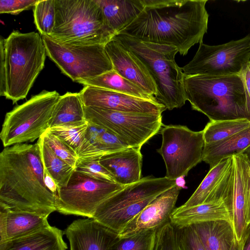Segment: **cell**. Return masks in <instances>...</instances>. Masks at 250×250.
Wrapping results in <instances>:
<instances>
[{
  "instance_id": "1",
  "label": "cell",
  "mask_w": 250,
  "mask_h": 250,
  "mask_svg": "<svg viewBox=\"0 0 250 250\" xmlns=\"http://www.w3.org/2000/svg\"><path fill=\"white\" fill-rule=\"evenodd\" d=\"M143 0L144 9L119 33L145 42L174 46L182 56L203 42L208 26V0Z\"/></svg>"
},
{
  "instance_id": "2",
  "label": "cell",
  "mask_w": 250,
  "mask_h": 250,
  "mask_svg": "<svg viewBox=\"0 0 250 250\" xmlns=\"http://www.w3.org/2000/svg\"><path fill=\"white\" fill-rule=\"evenodd\" d=\"M56 197L45 185L37 143L4 147L0 154V207L48 216L57 210Z\"/></svg>"
},
{
  "instance_id": "3",
  "label": "cell",
  "mask_w": 250,
  "mask_h": 250,
  "mask_svg": "<svg viewBox=\"0 0 250 250\" xmlns=\"http://www.w3.org/2000/svg\"><path fill=\"white\" fill-rule=\"evenodd\" d=\"M187 101L210 121L248 119L250 97L240 74L184 76Z\"/></svg>"
},
{
  "instance_id": "4",
  "label": "cell",
  "mask_w": 250,
  "mask_h": 250,
  "mask_svg": "<svg viewBox=\"0 0 250 250\" xmlns=\"http://www.w3.org/2000/svg\"><path fill=\"white\" fill-rule=\"evenodd\" d=\"M112 38L144 64L156 85L155 98L166 109L171 110L185 104L187 101L185 75L175 61L179 52L176 47L143 42L122 33L116 34Z\"/></svg>"
},
{
  "instance_id": "5",
  "label": "cell",
  "mask_w": 250,
  "mask_h": 250,
  "mask_svg": "<svg viewBox=\"0 0 250 250\" xmlns=\"http://www.w3.org/2000/svg\"><path fill=\"white\" fill-rule=\"evenodd\" d=\"M4 54L6 93L13 104L25 98L43 69L46 51L42 36L37 32L13 31L0 41Z\"/></svg>"
},
{
  "instance_id": "6",
  "label": "cell",
  "mask_w": 250,
  "mask_h": 250,
  "mask_svg": "<svg viewBox=\"0 0 250 250\" xmlns=\"http://www.w3.org/2000/svg\"><path fill=\"white\" fill-rule=\"evenodd\" d=\"M55 23L49 37L66 45L105 44L115 33L95 0H55Z\"/></svg>"
},
{
  "instance_id": "7",
  "label": "cell",
  "mask_w": 250,
  "mask_h": 250,
  "mask_svg": "<svg viewBox=\"0 0 250 250\" xmlns=\"http://www.w3.org/2000/svg\"><path fill=\"white\" fill-rule=\"evenodd\" d=\"M60 97L56 91H42L6 113L0 133L4 147L39 139L49 128Z\"/></svg>"
},
{
  "instance_id": "8",
  "label": "cell",
  "mask_w": 250,
  "mask_h": 250,
  "mask_svg": "<svg viewBox=\"0 0 250 250\" xmlns=\"http://www.w3.org/2000/svg\"><path fill=\"white\" fill-rule=\"evenodd\" d=\"M42 38L47 56L73 82L93 78L113 69L105 44L66 45L47 36Z\"/></svg>"
},
{
  "instance_id": "9",
  "label": "cell",
  "mask_w": 250,
  "mask_h": 250,
  "mask_svg": "<svg viewBox=\"0 0 250 250\" xmlns=\"http://www.w3.org/2000/svg\"><path fill=\"white\" fill-rule=\"evenodd\" d=\"M86 122L115 135L129 147L141 148L163 125L162 115L120 112L84 106Z\"/></svg>"
},
{
  "instance_id": "10",
  "label": "cell",
  "mask_w": 250,
  "mask_h": 250,
  "mask_svg": "<svg viewBox=\"0 0 250 250\" xmlns=\"http://www.w3.org/2000/svg\"><path fill=\"white\" fill-rule=\"evenodd\" d=\"M250 61V33L216 45L199 44L192 59L182 67L186 76H226L240 74Z\"/></svg>"
},
{
  "instance_id": "11",
  "label": "cell",
  "mask_w": 250,
  "mask_h": 250,
  "mask_svg": "<svg viewBox=\"0 0 250 250\" xmlns=\"http://www.w3.org/2000/svg\"><path fill=\"white\" fill-rule=\"evenodd\" d=\"M162 145L157 152L166 167L165 177L172 180L187 176L202 161L205 146L203 130L195 131L182 125H165L161 131Z\"/></svg>"
},
{
  "instance_id": "12",
  "label": "cell",
  "mask_w": 250,
  "mask_h": 250,
  "mask_svg": "<svg viewBox=\"0 0 250 250\" xmlns=\"http://www.w3.org/2000/svg\"><path fill=\"white\" fill-rule=\"evenodd\" d=\"M125 186L99 180L75 170L65 187L58 188L57 210L92 218L97 208Z\"/></svg>"
},
{
  "instance_id": "13",
  "label": "cell",
  "mask_w": 250,
  "mask_h": 250,
  "mask_svg": "<svg viewBox=\"0 0 250 250\" xmlns=\"http://www.w3.org/2000/svg\"><path fill=\"white\" fill-rule=\"evenodd\" d=\"M85 106L126 112L162 115L166 110L158 101L146 100L101 88L84 86L79 92Z\"/></svg>"
},
{
  "instance_id": "14",
  "label": "cell",
  "mask_w": 250,
  "mask_h": 250,
  "mask_svg": "<svg viewBox=\"0 0 250 250\" xmlns=\"http://www.w3.org/2000/svg\"><path fill=\"white\" fill-rule=\"evenodd\" d=\"M176 184V180L165 176L142 178L137 182L125 186L103 202L96 209L92 218L108 214L144 199L158 196Z\"/></svg>"
},
{
  "instance_id": "15",
  "label": "cell",
  "mask_w": 250,
  "mask_h": 250,
  "mask_svg": "<svg viewBox=\"0 0 250 250\" xmlns=\"http://www.w3.org/2000/svg\"><path fill=\"white\" fill-rule=\"evenodd\" d=\"M182 187L175 186L156 197L135 216L118 234L120 238L128 237L149 230H157L170 222Z\"/></svg>"
},
{
  "instance_id": "16",
  "label": "cell",
  "mask_w": 250,
  "mask_h": 250,
  "mask_svg": "<svg viewBox=\"0 0 250 250\" xmlns=\"http://www.w3.org/2000/svg\"><path fill=\"white\" fill-rule=\"evenodd\" d=\"M70 250H112L118 233L93 218L74 221L65 229Z\"/></svg>"
},
{
  "instance_id": "17",
  "label": "cell",
  "mask_w": 250,
  "mask_h": 250,
  "mask_svg": "<svg viewBox=\"0 0 250 250\" xmlns=\"http://www.w3.org/2000/svg\"><path fill=\"white\" fill-rule=\"evenodd\" d=\"M105 49L114 70L155 98L156 85L146 66L134 54L113 38L105 44Z\"/></svg>"
},
{
  "instance_id": "18",
  "label": "cell",
  "mask_w": 250,
  "mask_h": 250,
  "mask_svg": "<svg viewBox=\"0 0 250 250\" xmlns=\"http://www.w3.org/2000/svg\"><path fill=\"white\" fill-rule=\"evenodd\" d=\"M143 156L141 148L128 147L102 156L100 164L112 175L115 183L125 186L141 178Z\"/></svg>"
},
{
  "instance_id": "19",
  "label": "cell",
  "mask_w": 250,
  "mask_h": 250,
  "mask_svg": "<svg viewBox=\"0 0 250 250\" xmlns=\"http://www.w3.org/2000/svg\"><path fill=\"white\" fill-rule=\"evenodd\" d=\"M234 173L230 212L236 240L240 241L248 224L246 221V181L250 162L243 152L232 155Z\"/></svg>"
},
{
  "instance_id": "20",
  "label": "cell",
  "mask_w": 250,
  "mask_h": 250,
  "mask_svg": "<svg viewBox=\"0 0 250 250\" xmlns=\"http://www.w3.org/2000/svg\"><path fill=\"white\" fill-rule=\"evenodd\" d=\"M217 219L232 222L228 201L220 200L183 209L176 208L170 216V222L180 229L199 222Z\"/></svg>"
},
{
  "instance_id": "21",
  "label": "cell",
  "mask_w": 250,
  "mask_h": 250,
  "mask_svg": "<svg viewBox=\"0 0 250 250\" xmlns=\"http://www.w3.org/2000/svg\"><path fill=\"white\" fill-rule=\"evenodd\" d=\"M63 232L49 225L39 230L0 243V250H66Z\"/></svg>"
},
{
  "instance_id": "22",
  "label": "cell",
  "mask_w": 250,
  "mask_h": 250,
  "mask_svg": "<svg viewBox=\"0 0 250 250\" xmlns=\"http://www.w3.org/2000/svg\"><path fill=\"white\" fill-rule=\"evenodd\" d=\"M128 147L111 132L88 123L84 142L76 153L78 159L102 157Z\"/></svg>"
},
{
  "instance_id": "23",
  "label": "cell",
  "mask_w": 250,
  "mask_h": 250,
  "mask_svg": "<svg viewBox=\"0 0 250 250\" xmlns=\"http://www.w3.org/2000/svg\"><path fill=\"white\" fill-rule=\"evenodd\" d=\"M191 226L206 250H230L236 239L230 221L217 219Z\"/></svg>"
},
{
  "instance_id": "24",
  "label": "cell",
  "mask_w": 250,
  "mask_h": 250,
  "mask_svg": "<svg viewBox=\"0 0 250 250\" xmlns=\"http://www.w3.org/2000/svg\"><path fill=\"white\" fill-rule=\"evenodd\" d=\"M115 35L131 23L144 9L143 0H95Z\"/></svg>"
},
{
  "instance_id": "25",
  "label": "cell",
  "mask_w": 250,
  "mask_h": 250,
  "mask_svg": "<svg viewBox=\"0 0 250 250\" xmlns=\"http://www.w3.org/2000/svg\"><path fill=\"white\" fill-rule=\"evenodd\" d=\"M86 122L84 105L80 93L67 92L60 96L54 108L49 126L52 128Z\"/></svg>"
},
{
  "instance_id": "26",
  "label": "cell",
  "mask_w": 250,
  "mask_h": 250,
  "mask_svg": "<svg viewBox=\"0 0 250 250\" xmlns=\"http://www.w3.org/2000/svg\"><path fill=\"white\" fill-rule=\"evenodd\" d=\"M250 146V127L222 141L205 145L202 161L213 167L222 160L243 152Z\"/></svg>"
},
{
  "instance_id": "27",
  "label": "cell",
  "mask_w": 250,
  "mask_h": 250,
  "mask_svg": "<svg viewBox=\"0 0 250 250\" xmlns=\"http://www.w3.org/2000/svg\"><path fill=\"white\" fill-rule=\"evenodd\" d=\"M76 82L84 86L101 88L144 100L157 101L154 97L121 76L113 69L99 76Z\"/></svg>"
},
{
  "instance_id": "28",
  "label": "cell",
  "mask_w": 250,
  "mask_h": 250,
  "mask_svg": "<svg viewBox=\"0 0 250 250\" xmlns=\"http://www.w3.org/2000/svg\"><path fill=\"white\" fill-rule=\"evenodd\" d=\"M5 209L7 213V241L27 235L49 225L48 216L36 212Z\"/></svg>"
},
{
  "instance_id": "29",
  "label": "cell",
  "mask_w": 250,
  "mask_h": 250,
  "mask_svg": "<svg viewBox=\"0 0 250 250\" xmlns=\"http://www.w3.org/2000/svg\"><path fill=\"white\" fill-rule=\"evenodd\" d=\"M232 156L224 159L209 168V171L192 195L177 208L183 209L204 203L209 194L232 164Z\"/></svg>"
},
{
  "instance_id": "30",
  "label": "cell",
  "mask_w": 250,
  "mask_h": 250,
  "mask_svg": "<svg viewBox=\"0 0 250 250\" xmlns=\"http://www.w3.org/2000/svg\"><path fill=\"white\" fill-rule=\"evenodd\" d=\"M37 143L39 146L44 169L54 179L58 188L65 187L75 170V167L58 157L41 137Z\"/></svg>"
},
{
  "instance_id": "31",
  "label": "cell",
  "mask_w": 250,
  "mask_h": 250,
  "mask_svg": "<svg viewBox=\"0 0 250 250\" xmlns=\"http://www.w3.org/2000/svg\"><path fill=\"white\" fill-rule=\"evenodd\" d=\"M250 127L248 119L210 121L203 130L205 145L222 141Z\"/></svg>"
},
{
  "instance_id": "32",
  "label": "cell",
  "mask_w": 250,
  "mask_h": 250,
  "mask_svg": "<svg viewBox=\"0 0 250 250\" xmlns=\"http://www.w3.org/2000/svg\"><path fill=\"white\" fill-rule=\"evenodd\" d=\"M34 23L42 36L49 37L56 18L55 0H39L33 7Z\"/></svg>"
},
{
  "instance_id": "33",
  "label": "cell",
  "mask_w": 250,
  "mask_h": 250,
  "mask_svg": "<svg viewBox=\"0 0 250 250\" xmlns=\"http://www.w3.org/2000/svg\"><path fill=\"white\" fill-rule=\"evenodd\" d=\"M87 126V122L77 125L53 127L48 130L62 139L77 153L84 142Z\"/></svg>"
},
{
  "instance_id": "34",
  "label": "cell",
  "mask_w": 250,
  "mask_h": 250,
  "mask_svg": "<svg viewBox=\"0 0 250 250\" xmlns=\"http://www.w3.org/2000/svg\"><path fill=\"white\" fill-rule=\"evenodd\" d=\"M156 230H149L128 237L120 238L112 250H153Z\"/></svg>"
},
{
  "instance_id": "35",
  "label": "cell",
  "mask_w": 250,
  "mask_h": 250,
  "mask_svg": "<svg viewBox=\"0 0 250 250\" xmlns=\"http://www.w3.org/2000/svg\"><path fill=\"white\" fill-rule=\"evenodd\" d=\"M101 157L78 159L75 170L99 180L115 183L111 173L100 164Z\"/></svg>"
},
{
  "instance_id": "36",
  "label": "cell",
  "mask_w": 250,
  "mask_h": 250,
  "mask_svg": "<svg viewBox=\"0 0 250 250\" xmlns=\"http://www.w3.org/2000/svg\"><path fill=\"white\" fill-rule=\"evenodd\" d=\"M41 137L58 157L69 165L75 167L78 160L77 153L64 141L50 133L48 129Z\"/></svg>"
},
{
  "instance_id": "37",
  "label": "cell",
  "mask_w": 250,
  "mask_h": 250,
  "mask_svg": "<svg viewBox=\"0 0 250 250\" xmlns=\"http://www.w3.org/2000/svg\"><path fill=\"white\" fill-rule=\"evenodd\" d=\"M179 229L169 222L157 229L153 250H179Z\"/></svg>"
},
{
  "instance_id": "38",
  "label": "cell",
  "mask_w": 250,
  "mask_h": 250,
  "mask_svg": "<svg viewBox=\"0 0 250 250\" xmlns=\"http://www.w3.org/2000/svg\"><path fill=\"white\" fill-rule=\"evenodd\" d=\"M179 250H206L192 226L179 229Z\"/></svg>"
},
{
  "instance_id": "39",
  "label": "cell",
  "mask_w": 250,
  "mask_h": 250,
  "mask_svg": "<svg viewBox=\"0 0 250 250\" xmlns=\"http://www.w3.org/2000/svg\"><path fill=\"white\" fill-rule=\"evenodd\" d=\"M39 0H0V13L18 15L34 7Z\"/></svg>"
},
{
  "instance_id": "40",
  "label": "cell",
  "mask_w": 250,
  "mask_h": 250,
  "mask_svg": "<svg viewBox=\"0 0 250 250\" xmlns=\"http://www.w3.org/2000/svg\"><path fill=\"white\" fill-rule=\"evenodd\" d=\"M246 221L248 225L250 223V167L246 181Z\"/></svg>"
},
{
  "instance_id": "41",
  "label": "cell",
  "mask_w": 250,
  "mask_h": 250,
  "mask_svg": "<svg viewBox=\"0 0 250 250\" xmlns=\"http://www.w3.org/2000/svg\"><path fill=\"white\" fill-rule=\"evenodd\" d=\"M6 210L0 207V243L7 241Z\"/></svg>"
},
{
  "instance_id": "42",
  "label": "cell",
  "mask_w": 250,
  "mask_h": 250,
  "mask_svg": "<svg viewBox=\"0 0 250 250\" xmlns=\"http://www.w3.org/2000/svg\"><path fill=\"white\" fill-rule=\"evenodd\" d=\"M44 181L46 187L53 193L56 195L58 188V186L48 172L44 169Z\"/></svg>"
},
{
  "instance_id": "43",
  "label": "cell",
  "mask_w": 250,
  "mask_h": 250,
  "mask_svg": "<svg viewBox=\"0 0 250 250\" xmlns=\"http://www.w3.org/2000/svg\"><path fill=\"white\" fill-rule=\"evenodd\" d=\"M241 250H250V223H249L240 241Z\"/></svg>"
},
{
  "instance_id": "44",
  "label": "cell",
  "mask_w": 250,
  "mask_h": 250,
  "mask_svg": "<svg viewBox=\"0 0 250 250\" xmlns=\"http://www.w3.org/2000/svg\"><path fill=\"white\" fill-rule=\"evenodd\" d=\"M240 74L244 80L245 86L250 97V61L245 65Z\"/></svg>"
},
{
  "instance_id": "45",
  "label": "cell",
  "mask_w": 250,
  "mask_h": 250,
  "mask_svg": "<svg viewBox=\"0 0 250 250\" xmlns=\"http://www.w3.org/2000/svg\"><path fill=\"white\" fill-rule=\"evenodd\" d=\"M230 250H241L240 241H238L236 239L233 244Z\"/></svg>"
},
{
  "instance_id": "46",
  "label": "cell",
  "mask_w": 250,
  "mask_h": 250,
  "mask_svg": "<svg viewBox=\"0 0 250 250\" xmlns=\"http://www.w3.org/2000/svg\"><path fill=\"white\" fill-rule=\"evenodd\" d=\"M243 152H244L247 155L250 162V146H249L247 148H246L243 151Z\"/></svg>"
}]
</instances>
